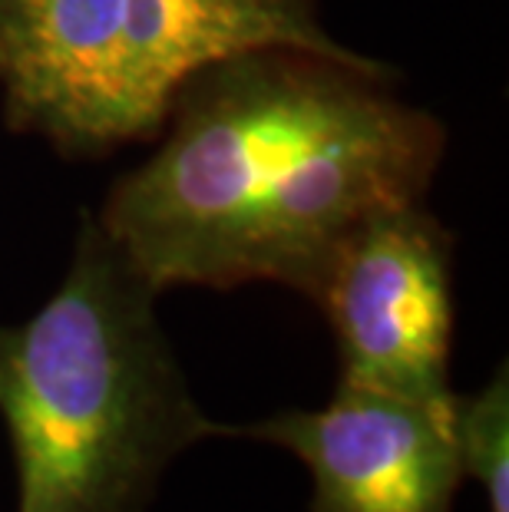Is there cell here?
<instances>
[{
	"label": "cell",
	"instance_id": "5",
	"mask_svg": "<svg viewBox=\"0 0 509 512\" xmlns=\"http://www.w3.org/2000/svg\"><path fill=\"white\" fill-rule=\"evenodd\" d=\"M453 403L430 407L338 384L318 410L222 427L219 437L235 433L295 453L311 476V512H453L463 483Z\"/></svg>",
	"mask_w": 509,
	"mask_h": 512
},
{
	"label": "cell",
	"instance_id": "2",
	"mask_svg": "<svg viewBox=\"0 0 509 512\" xmlns=\"http://www.w3.org/2000/svg\"><path fill=\"white\" fill-rule=\"evenodd\" d=\"M156 294L83 212L60 288L0 328L17 512H146L169 466L219 437L159 328Z\"/></svg>",
	"mask_w": 509,
	"mask_h": 512
},
{
	"label": "cell",
	"instance_id": "4",
	"mask_svg": "<svg viewBox=\"0 0 509 512\" xmlns=\"http://www.w3.org/2000/svg\"><path fill=\"white\" fill-rule=\"evenodd\" d=\"M450 232L420 202L371 215L344 238L314 304L338 344V384L450 407Z\"/></svg>",
	"mask_w": 509,
	"mask_h": 512
},
{
	"label": "cell",
	"instance_id": "1",
	"mask_svg": "<svg viewBox=\"0 0 509 512\" xmlns=\"http://www.w3.org/2000/svg\"><path fill=\"white\" fill-rule=\"evenodd\" d=\"M387 83L377 60L298 47L212 63L96 222L156 291L275 281L314 298L344 238L424 199L443 159L440 119Z\"/></svg>",
	"mask_w": 509,
	"mask_h": 512
},
{
	"label": "cell",
	"instance_id": "6",
	"mask_svg": "<svg viewBox=\"0 0 509 512\" xmlns=\"http://www.w3.org/2000/svg\"><path fill=\"white\" fill-rule=\"evenodd\" d=\"M463 479H476L490 512H509V377L500 367L480 394L453 403Z\"/></svg>",
	"mask_w": 509,
	"mask_h": 512
},
{
	"label": "cell",
	"instance_id": "3",
	"mask_svg": "<svg viewBox=\"0 0 509 512\" xmlns=\"http://www.w3.org/2000/svg\"><path fill=\"white\" fill-rule=\"evenodd\" d=\"M265 47L371 60L314 0H0V103L14 133L106 156L159 136L199 70Z\"/></svg>",
	"mask_w": 509,
	"mask_h": 512
}]
</instances>
